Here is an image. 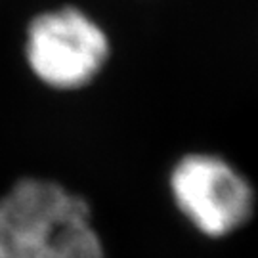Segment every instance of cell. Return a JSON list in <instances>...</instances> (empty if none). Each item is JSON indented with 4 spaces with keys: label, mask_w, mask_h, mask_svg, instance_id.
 Instances as JSON below:
<instances>
[{
    "label": "cell",
    "mask_w": 258,
    "mask_h": 258,
    "mask_svg": "<svg viewBox=\"0 0 258 258\" xmlns=\"http://www.w3.org/2000/svg\"><path fill=\"white\" fill-rule=\"evenodd\" d=\"M0 258H107L92 209L63 184L27 176L0 195Z\"/></svg>",
    "instance_id": "cell-1"
},
{
    "label": "cell",
    "mask_w": 258,
    "mask_h": 258,
    "mask_svg": "<svg viewBox=\"0 0 258 258\" xmlns=\"http://www.w3.org/2000/svg\"><path fill=\"white\" fill-rule=\"evenodd\" d=\"M109 38L90 16L73 6L44 12L27 27L25 57L33 75L55 90H79L102 73Z\"/></svg>",
    "instance_id": "cell-2"
},
{
    "label": "cell",
    "mask_w": 258,
    "mask_h": 258,
    "mask_svg": "<svg viewBox=\"0 0 258 258\" xmlns=\"http://www.w3.org/2000/svg\"><path fill=\"white\" fill-rule=\"evenodd\" d=\"M176 207L209 237L230 235L250 218L254 194L237 168L211 153L182 157L170 174Z\"/></svg>",
    "instance_id": "cell-3"
}]
</instances>
